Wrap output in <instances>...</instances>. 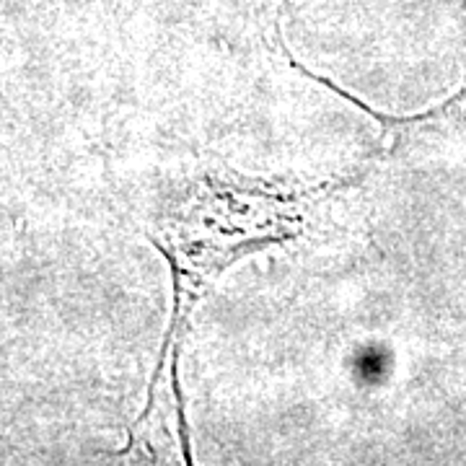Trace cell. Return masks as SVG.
I'll return each mask as SVG.
<instances>
[{
    "instance_id": "obj_1",
    "label": "cell",
    "mask_w": 466,
    "mask_h": 466,
    "mask_svg": "<svg viewBox=\"0 0 466 466\" xmlns=\"http://www.w3.org/2000/svg\"><path fill=\"white\" fill-rule=\"evenodd\" d=\"M150 244L156 247V249L161 251L164 257H167L168 267H171V283H174V311H171V324H168V332L164 337V345H161V352H158V363H156V373H153V379L148 383V401H146V410L140 412V417L135 420V425L130 428V433H135V428L150 415V410H153V400H156V383L161 379V373H164V366H167V358H168V345H171V339H174V332H177V324H179V311H182V272H179V265H177V259H174V254L167 249V247H161L156 238H150Z\"/></svg>"
},
{
    "instance_id": "obj_2",
    "label": "cell",
    "mask_w": 466,
    "mask_h": 466,
    "mask_svg": "<svg viewBox=\"0 0 466 466\" xmlns=\"http://www.w3.org/2000/svg\"><path fill=\"white\" fill-rule=\"evenodd\" d=\"M171 386L177 394V410H179V438H182L184 461L192 464V446H189V435H187V415H184V394L179 386V352H174V363H171Z\"/></svg>"
}]
</instances>
